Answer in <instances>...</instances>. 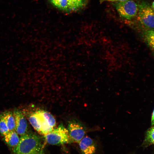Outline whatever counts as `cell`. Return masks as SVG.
I'll use <instances>...</instances> for the list:
<instances>
[{
	"label": "cell",
	"mask_w": 154,
	"mask_h": 154,
	"mask_svg": "<svg viewBox=\"0 0 154 154\" xmlns=\"http://www.w3.org/2000/svg\"><path fill=\"white\" fill-rule=\"evenodd\" d=\"M68 127L72 142L78 143L84 137L87 131V128L84 124L76 120L69 121Z\"/></svg>",
	"instance_id": "cell-6"
},
{
	"label": "cell",
	"mask_w": 154,
	"mask_h": 154,
	"mask_svg": "<svg viewBox=\"0 0 154 154\" xmlns=\"http://www.w3.org/2000/svg\"><path fill=\"white\" fill-rule=\"evenodd\" d=\"M70 12L76 11L85 7L88 0H67Z\"/></svg>",
	"instance_id": "cell-10"
},
{
	"label": "cell",
	"mask_w": 154,
	"mask_h": 154,
	"mask_svg": "<svg viewBox=\"0 0 154 154\" xmlns=\"http://www.w3.org/2000/svg\"><path fill=\"white\" fill-rule=\"evenodd\" d=\"M4 136L3 139L5 143L13 149L19 142L20 138L15 130L9 131Z\"/></svg>",
	"instance_id": "cell-9"
},
{
	"label": "cell",
	"mask_w": 154,
	"mask_h": 154,
	"mask_svg": "<svg viewBox=\"0 0 154 154\" xmlns=\"http://www.w3.org/2000/svg\"><path fill=\"white\" fill-rule=\"evenodd\" d=\"M143 143L145 146L154 145V126L147 131Z\"/></svg>",
	"instance_id": "cell-14"
},
{
	"label": "cell",
	"mask_w": 154,
	"mask_h": 154,
	"mask_svg": "<svg viewBox=\"0 0 154 154\" xmlns=\"http://www.w3.org/2000/svg\"><path fill=\"white\" fill-rule=\"evenodd\" d=\"M143 36L146 43L154 53V29L144 30Z\"/></svg>",
	"instance_id": "cell-11"
},
{
	"label": "cell",
	"mask_w": 154,
	"mask_h": 154,
	"mask_svg": "<svg viewBox=\"0 0 154 154\" xmlns=\"http://www.w3.org/2000/svg\"><path fill=\"white\" fill-rule=\"evenodd\" d=\"M44 136L45 141L52 145H59L72 142L68 129L62 123Z\"/></svg>",
	"instance_id": "cell-4"
},
{
	"label": "cell",
	"mask_w": 154,
	"mask_h": 154,
	"mask_svg": "<svg viewBox=\"0 0 154 154\" xmlns=\"http://www.w3.org/2000/svg\"><path fill=\"white\" fill-rule=\"evenodd\" d=\"M15 121V130L17 134L22 136L27 133L28 125L27 121L22 112L15 109L13 112Z\"/></svg>",
	"instance_id": "cell-8"
},
{
	"label": "cell",
	"mask_w": 154,
	"mask_h": 154,
	"mask_svg": "<svg viewBox=\"0 0 154 154\" xmlns=\"http://www.w3.org/2000/svg\"><path fill=\"white\" fill-rule=\"evenodd\" d=\"M151 7L154 10V1L152 3V5H151Z\"/></svg>",
	"instance_id": "cell-18"
},
{
	"label": "cell",
	"mask_w": 154,
	"mask_h": 154,
	"mask_svg": "<svg viewBox=\"0 0 154 154\" xmlns=\"http://www.w3.org/2000/svg\"><path fill=\"white\" fill-rule=\"evenodd\" d=\"M44 147L40 137L34 133L27 132L21 136L13 152L15 154H43Z\"/></svg>",
	"instance_id": "cell-1"
},
{
	"label": "cell",
	"mask_w": 154,
	"mask_h": 154,
	"mask_svg": "<svg viewBox=\"0 0 154 154\" xmlns=\"http://www.w3.org/2000/svg\"><path fill=\"white\" fill-rule=\"evenodd\" d=\"M78 144L82 154H96L97 145L94 139L86 136H84Z\"/></svg>",
	"instance_id": "cell-7"
},
{
	"label": "cell",
	"mask_w": 154,
	"mask_h": 154,
	"mask_svg": "<svg viewBox=\"0 0 154 154\" xmlns=\"http://www.w3.org/2000/svg\"><path fill=\"white\" fill-rule=\"evenodd\" d=\"M136 17L144 30L154 29V10L148 2L143 1L139 4L138 11Z\"/></svg>",
	"instance_id": "cell-3"
},
{
	"label": "cell",
	"mask_w": 154,
	"mask_h": 154,
	"mask_svg": "<svg viewBox=\"0 0 154 154\" xmlns=\"http://www.w3.org/2000/svg\"><path fill=\"white\" fill-rule=\"evenodd\" d=\"M127 0H101V2L105 1H125Z\"/></svg>",
	"instance_id": "cell-16"
},
{
	"label": "cell",
	"mask_w": 154,
	"mask_h": 154,
	"mask_svg": "<svg viewBox=\"0 0 154 154\" xmlns=\"http://www.w3.org/2000/svg\"><path fill=\"white\" fill-rule=\"evenodd\" d=\"M29 119L34 128L44 136L54 128L56 125L54 116L44 110H39L33 113L30 115Z\"/></svg>",
	"instance_id": "cell-2"
},
{
	"label": "cell",
	"mask_w": 154,
	"mask_h": 154,
	"mask_svg": "<svg viewBox=\"0 0 154 154\" xmlns=\"http://www.w3.org/2000/svg\"><path fill=\"white\" fill-rule=\"evenodd\" d=\"M55 7L64 11L70 12L67 0H49Z\"/></svg>",
	"instance_id": "cell-13"
},
{
	"label": "cell",
	"mask_w": 154,
	"mask_h": 154,
	"mask_svg": "<svg viewBox=\"0 0 154 154\" xmlns=\"http://www.w3.org/2000/svg\"><path fill=\"white\" fill-rule=\"evenodd\" d=\"M151 123L152 125H154V110L153 112L151 117Z\"/></svg>",
	"instance_id": "cell-17"
},
{
	"label": "cell",
	"mask_w": 154,
	"mask_h": 154,
	"mask_svg": "<svg viewBox=\"0 0 154 154\" xmlns=\"http://www.w3.org/2000/svg\"><path fill=\"white\" fill-rule=\"evenodd\" d=\"M9 131L2 114L0 115V133L5 136Z\"/></svg>",
	"instance_id": "cell-15"
},
{
	"label": "cell",
	"mask_w": 154,
	"mask_h": 154,
	"mask_svg": "<svg viewBox=\"0 0 154 154\" xmlns=\"http://www.w3.org/2000/svg\"><path fill=\"white\" fill-rule=\"evenodd\" d=\"M2 114L9 131L15 130V121L13 113L10 111H7Z\"/></svg>",
	"instance_id": "cell-12"
},
{
	"label": "cell",
	"mask_w": 154,
	"mask_h": 154,
	"mask_svg": "<svg viewBox=\"0 0 154 154\" xmlns=\"http://www.w3.org/2000/svg\"><path fill=\"white\" fill-rule=\"evenodd\" d=\"M114 5L119 14L123 18L130 20L136 17L139 4L134 0L118 1Z\"/></svg>",
	"instance_id": "cell-5"
}]
</instances>
